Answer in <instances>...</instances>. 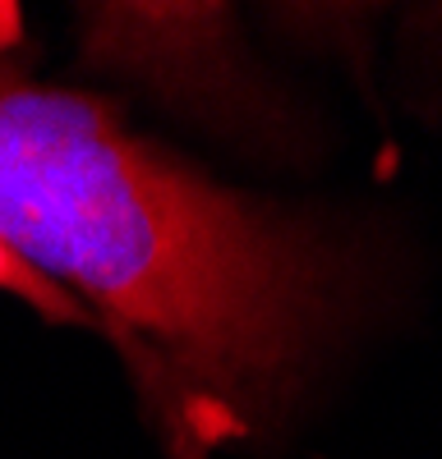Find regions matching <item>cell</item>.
<instances>
[{
    "label": "cell",
    "instance_id": "1",
    "mask_svg": "<svg viewBox=\"0 0 442 459\" xmlns=\"http://www.w3.org/2000/svg\"><path fill=\"white\" fill-rule=\"evenodd\" d=\"M0 235L110 335L171 459L272 441L374 308L368 239L0 56Z\"/></svg>",
    "mask_w": 442,
    "mask_h": 459
},
{
    "label": "cell",
    "instance_id": "2",
    "mask_svg": "<svg viewBox=\"0 0 442 459\" xmlns=\"http://www.w3.org/2000/svg\"><path fill=\"white\" fill-rule=\"evenodd\" d=\"M84 47L102 69H125L166 101L226 120V129L290 134L268 74H258L221 5H88Z\"/></svg>",
    "mask_w": 442,
    "mask_h": 459
},
{
    "label": "cell",
    "instance_id": "3",
    "mask_svg": "<svg viewBox=\"0 0 442 459\" xmlns=\"http://www.w3.org/2000/svg\"><path fill=\"white\" fill-rule=\"evenodd\" d=\"M0 294H14L19 303H28V308L51 326H88V331H97V322H93V313L84 308V303L74 294H65L56 281H47L32 262H23L5 244V235H0Z\"/></svg>",
    "mask_w": 442,
    "mask_h": 459
}]
</instances>
